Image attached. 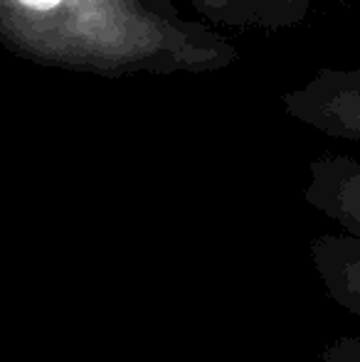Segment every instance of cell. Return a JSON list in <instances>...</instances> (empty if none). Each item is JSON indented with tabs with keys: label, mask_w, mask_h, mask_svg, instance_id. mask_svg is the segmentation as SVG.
<instances>
[{
	"label": "cell",
	"mask_w": 360,
	"mask_h": 362,
	"mask_svg": "<svg viewBox=\"0 0 360 362\" xmlns=\"http://www.w3.org/2000/svg\"><path fill=\"white\" fill-rule=\"evenodd\" d=\"M0 42L40 67L99 74H210L237 47L170 0H0Z\"/></svg>",
	"instance_id": "6da1fadb"
},
{
	"label": "cell",
	"mask_w": 360,
	"mask_h": 362,
	"mask_svg": "<svg viewBox=\"0 0 360 362\" xmlns=\"http://www.w3.org/2000/svg\"><path fill=\"white\" fill-rule=\"evenodd\" d=\"M281 109L296 124L360 146V67H321L281 94Z\"/></svg>",
	"instance_id": "7a4b0ae2"
},
{
	"label": "cell",
	"mask_w": 360,
	"mask_h": 362,
	"mask_svg": "<svg viewBox=\"0 0 360 362\" xmlns=\"http://www.w3.org/2000/svg\"><path fill=\"white\" fill-rule=\"evenodd\" d=\"M303 200L343 232L360 237V160L353 156L313 158Z\"/></svg>",
	"instance_id": "3957f363"
},
{
	"label": "cell",
	"mask_w": 360,
	"mask_h": 362,
	"mask_svg": "<svg viewBox=\"0 0 360 362\" xmlns=\"http://www.w3.org/2000/svg\"><path fill=\"white\" fill-rule=\"evenodd\" d=\"M311 262L333 303L360 320V237L323 234L311 244Z\"/></svg>",
	"instance_id": "277c9868"
},
{
	"label": "cell",
	"mask_w": 360,
	"mask_h": 362,
	"mask_svg": "<svg viewBox=\"0 0 360 362\" xmlns=\"http://www.w3.org/2000/svg\"><path fill=\"white\" fill-rule=\"evenodd\" d=\"M318 0H245L250 28L291 30L308 18Z\"/></svg>",
	"instance_id": "5b68a950"
},
{
	"label": "cell",
	"mask_w": 360,
	"mask_h": 362,
	"mask_svg": "<svg viewBox=\"0 0 360 362\" xmlns=\"http://www.w3.org/2000/svg\"><path fill=\"white\" fill-rule=\"evenodd\" d=\"M207 23L227 28H250L245 0H187Z\"/></svg>",
	"instance_id": "8992f818"
},
{
	"label": "cell",
	"mask_w": 360,
	"mask_h": 362,
	"mask_svg": "<svg viewBox=\"0 0 360 362\" xmlns=\"http://www.w3.org/2000/svg\"><path fill=\"white\" fill-rule=\"evenodd\" d=\"M321 362H360V338H338L321 350Z\"/></svg>",
	"instance_id": "52a82bcc"
}]
</instances>
